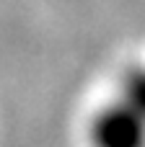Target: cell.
Returning a JSON list of instances; mask_svg holds the SVG:
<instances>
[{"label": "cell", "mask_w": 145, "mask_h": 147, "mask_svg": "<svg viewBox=\"0 0 145 147\" xmlns=\"http://www.w3.org/2000/svg\"><path fill=\"white\" fill-rule=\"evenodd\" d=\"M119 101L145 119V65L130 67L119 85Z\"/></svg>", "instance_id": "obj_2"}, {"label": "cell", "mask_w": 145, "mask_h": 147, "mask_svg": "<svg viewBox=\"0 0 145 147\" xmlns=\"http://www.w3.org/2000/svg\"><path fill=\"white\" fill-rule=\"evenodd\" d=\"M91 147H145V119L119 98L101 106L88 124Z\"/></svg>", "instance_id": "obj_1"}]
</instances>
